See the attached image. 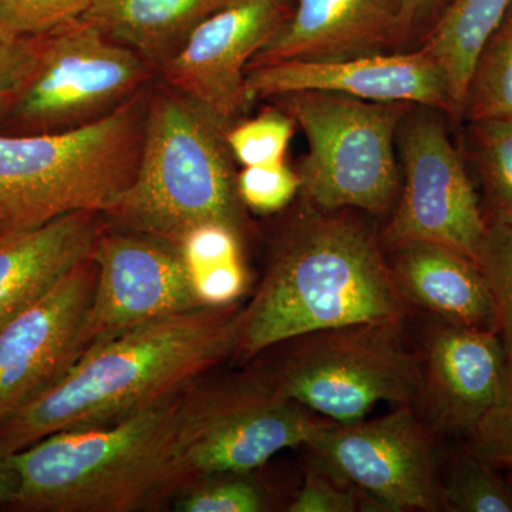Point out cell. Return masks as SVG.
<instances>
[{"label":"cell","mask_w":512,"mask_h":512,"mask_svg":"<svg viewBox=\"0 0 512 512\" xmlns=\"http://www.w3.org/2000/svg\"><path fill=\"white\" fill-rule=\"evenodd\" d=\"M247 90L252 99L319 92L429 107L453 117L446 76L423 47L406 53L261 64L249 67Z\"/></svg>","instance_id":"15"},{"label":"cell","mask_w":512,"mask_h":512,"mask_svg":"<svg viewBox=\"0 0 512 512\" xmlns=\"http://www.w3.org/2000/svg\"><path fill=\"white\" fill-rule=\"evenodd\" d=\"M387 248L394 286L409 309L498 333L493 299L474 259L430 241H403Z\"/></svg>","instance_id":"18"},{"label":"cell","mask_w":512,"mask_h":512,"mask_svg":"<svg viewBox=\"0 0 512 512\" xmlns=\"http://www.w3.org/2000/svg\"><path fill=\"white\" fill-rule=\"evenodd\" d=\"M36 47L37 37L13 40L0 35V109L28 74Z\"/></svg>","instance_id":"33"},{"label":"cell","mask_w":512,"mask_h":512,"mask_svg":"<svg viewBox=\"0 0 512 512\" xmlns=\"http://www.w3.org/2000/svg\"><path fill=\"white\" fill-rule=\"evenodd\" d=\"M463 443L491 466L512 470V357H507L493 403Z\"/></svg>","instance_id":"30"},{"label":"cell","mask_w":512,"mask_h":512,"mask_svg":"<svg viewBox=\"0 0 512 512\" xmlns=\"http://www.w3.org/2000/svg\"><path fill=\"white\" fill-rule=\"evenodd\" d=\"M175 501L181 512H262L269 510V494L251 473L215 474L200 478Z\"/></svg>","instance_id":"26"},{"label":"cell","mask_w":512,"mask_h":512,"mask_svg":"<svg viewBox=\"0 0 512 512\" xmlns=\"http://www.w3.org/2000/svg\"><path fill=\"white\" fill-rule=\"evenodd\" d=\"M468 151L485 221L512 224V120L470 121Z\"/></svg>","instance_id":"23"},{"label":"cell","mask_w":512,"mask_h":512,"mask_svg":"<svg viewBox=\"0 0 512 512\" xmlns=\"http://www.w3.org/2000/svg\"><path fill=\"white\" fill-rule=\"evenodd\" d=\"M407 36L404 0H296L248 69L383 53Z\"/></svg>","instance_id":"17"},{"label":"cell","mask_w":512,"mask_h":512,"mask_svg":"<svg viewBox=\"0 0 512 512\" xmlns=\"http://www.w3.org/2000/svg\"><path fill=\"white\" fill-rule=\"evenodd\" d=\"M284 2H289V0H284Z\"/></svg>","instance_id":"37"},{"label":"cell","mask_w":512,"mask_h":512,"mask_svg":"<svg viewBox=\"0 0 512 512\" xmlns=\"http://www.w3.org/2000/svg\"><path fill=\"white\" fill-rule=\"evenodd\" d=\"M237 188L245 208L256 214H275L301 192V177L285 161L249 165L237 174Z\"/></svg>","instance_id":"31"},{"label":"cell","mask_w":512,"mask_h":512,"mask_svg":"<svg viewBox=\"0 0 512 512\" xmlns=\"http://www.w3.org/2000/svg\"><path fill=\"white\" fill-rule=\"evenodd\" d=\"M303 447L313 466L362 491L380 511H443L434 431L412 404L379 419L328 421Z\"/></svg>","instance_id":"10"},{"label":"cell","mask_w":512,"mask_h":512,"mask_svg":"<svg viewBox=\"0 0 512 512\" xmlns=\"http://www.w3.org/2000/svg\"><path fill=\"white\" fill-rule=\"evenodd\" d=\"M288 9L284 0H234L192 30L157 70L158 80L228 131L254 100L247 90L249 63Z\"/></svg>","instance_id":"13"},{"label":"cell","mask_w":512,"mask_h":512,"mask_svg":"<svg viewBox=\"0 0 512 512\" xmlns=\"http://www.w3.org/2000/svg\"><path fill=\"white\" fill-rule=\"evenodd\" d=\"M329 420L278 394L268 376L184 394L181 454L192 480L252 473L286 448L305 446Z\"/></svg>","instance_id":"9"},{"label":"cell","mask_w":512,"mask_h":512,"mask_svg":"<svg viewBox=\"0 0 512 512\" xmlns=\"http://www.w3.org/2000/svg\"><path fill=\"white\" fill-rule=\"evenodd\" d=\"M512 120V3L493 35L478 53L461 120Z\"/></svg>","instance_id":"24"},{"label":"cell","mask_w":512,"mask_h":512,"mask_svg":"<svg viewBox=\"0 0 512 512\" xmlns=\"http://www.w3.org/2000/svg\"><path fill=\"white\" fill-rule=\"evenodd\" d=\"M409 311L370 228L348 210L319 211L306 202L276 239L264 279L241 308L232 359L249 360L320 330L404 320Z\"/></svg>","instance_id":"2"},{"label":"cell","mask_w":512,"mask_h":512,"mask_svg":"<svg viewBox=\"0 0 512 512\" xmlns=\"http://www.w3.org/2000/svg\"><path fill=\"white\" fill-rule=\"evenodd\" d=\"M234 0H93L82 16L160 69L192 30Z\"/></svg>","instance_id":"20"},{"label":"cell","mask_w":512,"mask_h":512,"mask_svg":"<svg viewBox=\"0 0 512 512\" xmlns=\"http://www.w3.org/2000/svg\"><path fill=\"white\" fill-rule=\"evenodd\" d=\"M275 99L308 140L298 173L303 200L325 212L393 207L400 185L394 140L413 106L319 92Z\"/></svg>","instance_id":"6"},{"label":"cell","mask_w":512,"mask_h":512,"mask_svg":"<svg viewBox=\"0 0 512 512\" xmlns=\"http://www.w3.org/2000/svg\"><path fill=\"white\" fill-rule=\"evenodd\" d=\"M402 325L386 320L301 336L266 376L282 397L332 423L366 419L382 402L414 406L419 353L407 346Z\"/></svg>","instance_id":"8"},{"label":"cell","mask_w":512,"mask_h":512,"mask_svg":"<svg viewBox=\"0 0 512 512\" xmlns=\"http://www.w3.org/2000/svg\"><path fill=\"white\" fill-rule=\"evenodd\" d=\"M443 511L512 512L510 481L497 468L471 453L464 443L451 451L446 467L440 461Z\"/></svg>","instance_id":"25"},{"label":"cell","mask_w":512,"mask_h":512,"mask_svg":"<svg viewBox=\"0 0 512 512\" xmlns=\"http://www.w3.org/2000/svg\"><path fill=\"white\" fill-rule=\"evenodd\" d=\"M434 2L436 0H404V23L409 35L412 33L414 23L431 8Z\"/></svg>","instance_id":"35"},{"label":"cell","mask_w":512,"mask_h":512,"mask_svg":"<svg viewBox=\"0 0 512 512\" xmlns=\"http://www.w3.org/2000/svg\"><path fill=\"white\" fill-rule=\"evenodd\" d=\"M20 476L12 453L0 450V507H12L19 495Z\"/></svg>","instance_id":"34"},{"label":"cell","mask_w":512,"mask_h":512,"mask_svg":"<svg viewBox=\"0 0 512 512\" xmlns=\"http://www.w3.org/2000/svg\"><path fill=\"white\" fill-rule=\"evenodd\" d=\"M96 265L80 355L94 343L151 320L201 308L178 248L104 224L92 252Z\"/></svg>","instance_id":"12"},{"label":"cell","mask_w":512,"mask_h":512,"mask_svg":"<svg viewBox=\"0 0 512 512\" xmlns=\"http://www.w3.org/2000/svg\"><path fill=\"white\" fill-rule=\"evenodd\" d=\"M476 262L493 299L498 335L512 357V224H488Z\"/></svg>","instance_id":"27"},{"label":"cell","mask_w":512,"mask_h":512,"mask_svg":"<svg viewBox=\"0 0 512 512\" xmlns=\"http://www.w3.org/2000/svg\"><path fill=\"white\" fill-rule=\"evenodd\" d=\"M103 228L99 212H73L0 234V326L90 258Z\"/></svg>","instance_id":"19"},{"label":"cell","mask_w":512,"mask_h":512,"mask_svg":"<svg viewBox=\"0 0 512 512\" xmlns=\"http://www.w3.org/2000/svg\"><path fill=\"white\" fill-rule=\"evenodd\" d=\"M93 0H0V35L33 39L82 18Z\"/></svg>","instance_id":"29"},{"label":"cell","mask_w":512,"mask_h":512,"mask_svg":"<svg viewBox=\"0 0 512 512\" xmlns=\"http://www.w3.org/2000/svg\"><path fill=\"white\" fill-rule=\"evenodd\" d=\"M187 392V390H185ZM184 393L101 426L57 431L12 453V510H151L194 484L180 446Z\"/></svg>","instance_id":"3"},{"label":"cell","mask_w":512,"mask_h":512,"mask_svg":"<svg viewBox=\"0 0 512 512\" xmlns=\"http://www.w3.org/2000/svg\"><path fill=\"white\" fill-rule=\"evenodd\" d=\"M130 47L79 19L37 37L25 79L0 109V134L74 130L109 116L156 80Z\"/></svg>","instance_id":"7"},{"label":"cell","mask_w":512,"mask_h":512,"mask_svg":"<svg viewBox=\"0 0 512 512\" xmlns=\"http://www.w3.org/2000/svg\"><path fill=\"white\" fill-rule=\"evenodd\" d=\"M241 308L201 306L94 343L0 423V450L16 453L57 431L101 426L184 393L234 357Z\"/></svg>","instance_id":"1"},{"label":"cell","mask_w":512,"mask_h":512,"mask_svg":"<svg viewBox=\"0 0 512 512\" xmlns=\"http://www.w3.org/2000/svg\"><path fill=\"white\" fill-rule=\"evenodd\" d=\"M177 248L202 306L235 305L247 292L249 278L242 235L234 228L218 222L198 225Z\"/></svg>","instance_id":"22"},{"label":"cell","mask_w":512,"mask_h":512,"mask_svg":"<svg viewBox=\"0 0 512 512\" xmlns=\"http://www.w3.org/2000/svg\"><path fill=\"white\" fill-rule=\"evenodd\" d=\"M295 121L282 109H266L255 119L238 121L227 131L232 157L242 167L284 161Z\"/></svg>","instance_id":"28"},{"label":"cell","mask_w":512,"mask_h":512,"mask_svg":"<svg viewBox=\"0 0 512 512\" xmlns=\"http://www.w3.org/2000/svg\"><path fill=\"white\" fill-rule=\"evenodd\" d=\"M234 163L227 130L183 94L154 80L136 177L103 214L104 224L174 247L208 222L228 225L244 237L247 208L239 198Z\"/></svg>","instance_id":"4"},{"label":"cell","mask_w":512,"mask_h":512,"mask_svg":"<svg viewBox=\"0 0 512 512\" xmlns=\"http://www.w3.org/2000/svg\"><path fill=\"white\" fill-rule=\"evenodd\" d=\"M508 481H510V484H511V487H512V470H511L510 476H508Z\"/></svg>","instance_id":"36"},{"label":"cell","mask_w":512,"mask_h":512,"mask_svg":"<svg viewBox=\"0 0 512 512\" xmlns=\"http://www.w3.org/2000/svg\"><path fill=\"white\" fill-rule=\"evenodd\" d=\"M434 111H409L400 124L404 180L383 244L437 242L476 261L488 224L467 165Z\"/></svg>","instance_id":"11"},{"label":"cell","mask_w":512,"mask_h":512,"mask_svg":"<svg viewBox=\"0 0 512 512\" xmlns=\"http://www.w3.org/2000/svg\"><path fill=\"white\" fill-rule=\"evenodd\" d=\"M511 3L512 0H451L420 46L439 63L446 76L453 119L461 120L471 69Z\"/></svg>","instance_id":"21"},{"label":"cell","mask_w":512,"mask_h":512,"mask_svg":"<svg viewBox=\"0 0 512 512\" xmlns=\"http://www.w3.org/2000/svg\"><path fill=\"white\" fill-rule=\"evenodd\" d=\"M420 416L436 436L466 439L493 403L507 363L494 330L433 319L417 350Z\"/></svg>","instance_id":"16"},{"label":"cell","mask_w":512,"mask_h":512,"mask_svg":"<svg viewBox=\"0 0 512 512\" xmlns=\"http://www.w3.org/2000/svg\"><path fill=\"white\" fill-rule=\"evenodd\" d=\"M150 86L74 130L0 134V234L110 211L136 177Z\"/></svg>","instance_id":"5"},{"label":"cell","mask_w":512,"mask_h":512,"mask_svg":"<svg viewBox=\"0 0 512 512\" xmlns=\"http://www.w3.org/2000/svg\"><path fill=\"white\" fill-rule=\"evenodd\" d=\"M96 275L90 256L0 326V423L45 392L80 356Z\"/></svg>","instance_id":"14"},{"label":"cell","mask_w":512,"mask_h":512,"mask_svg":"<svg viewBox=\"0 0 512 512\" xmlns=\"http://www.w3.org/2000/svg\"><path fill=\"white\" fill-rule=\"evenodd\" d=\"M286 510L291 512L380 511L362 491L340 483L319 467L312 466Z\"/></svg>","instance_id":"32"}]
</instances>
